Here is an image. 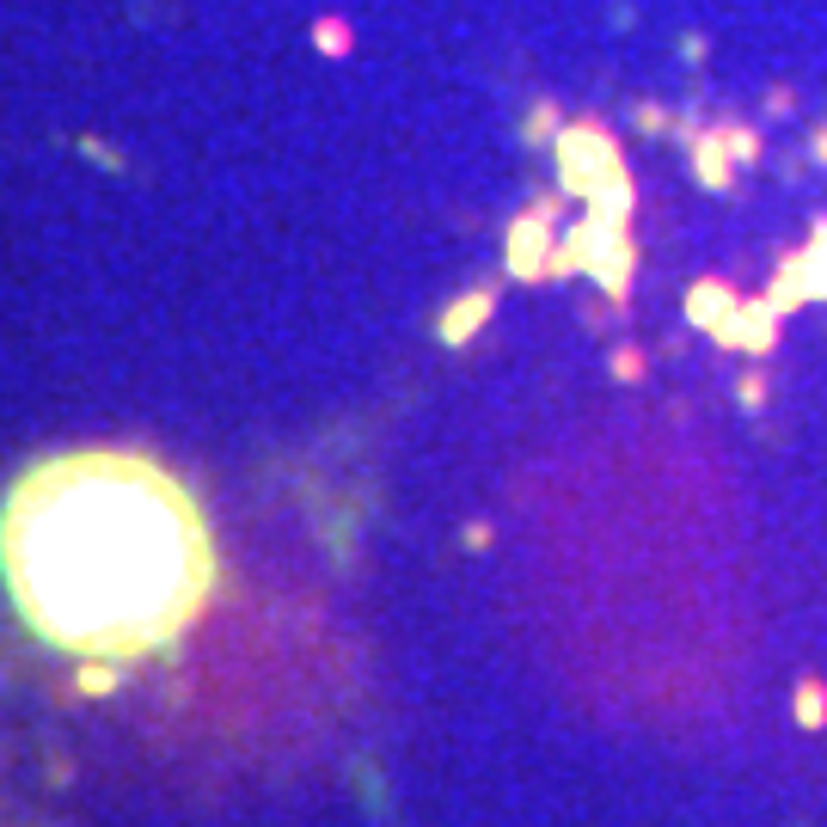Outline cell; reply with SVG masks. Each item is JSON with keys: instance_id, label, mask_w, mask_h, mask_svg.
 Here are the masks:
<instances>
[{"instance_id": "cell-1", "label": "cell", "mask_w": 827, "mask_h": 827, "mask_svg": "<svg viewBox=\"0 0 827 827\" xmlns=\"http://www.w3.org/2000/svg\"><path fill=\"white\" fill-rule=\"evenodd\" d=\"M0 558L31 631L80 656H141L209 595L197 502L148 460L68 454L13 490Z\"/></svg>"}]
</instances>
